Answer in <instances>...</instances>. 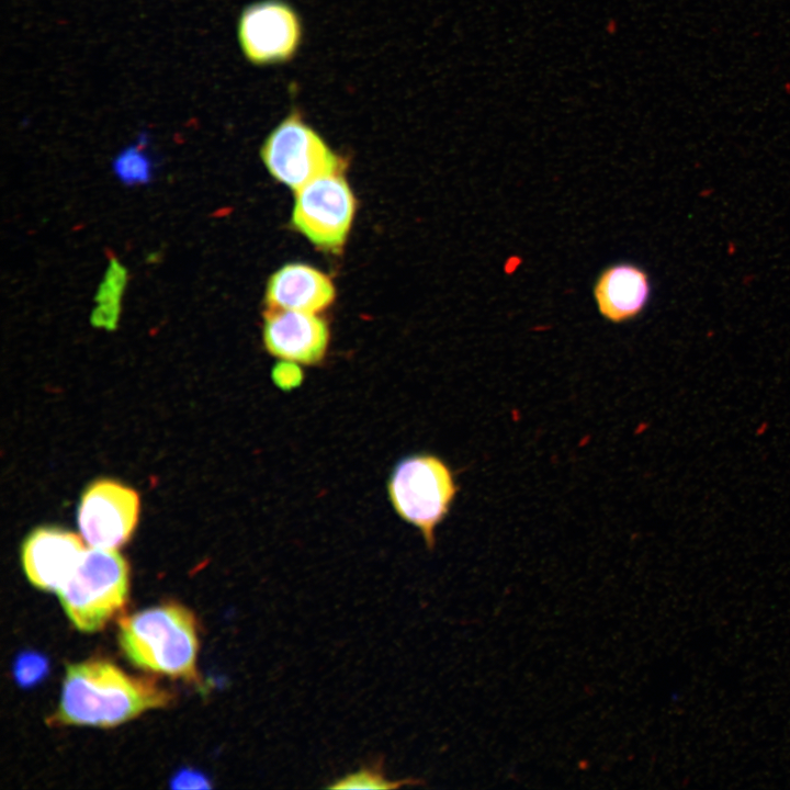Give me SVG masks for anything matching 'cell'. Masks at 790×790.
I'll use <instances>...</instances> for the list:
<instances>
[{"label": "cell", "mask_w": 790, "mask_h": 790, "mask_svg": "<svg viewBox=\"0 0 790 790\" xmlns=\"http://www.w3.org/2000/svg\"><path fill=\"white\" fill-rule=\"evenodd\" d=\"M172 699L150 678L131 676L104 659H88L67 666L59 704L48 721L111 727Z\"/></svg>", "instance_id": "1"}, {"label": "cell", "mask_w": 790, "mask_h": 790, "mask_svg": "<svg viewBox=\"0 0 790 790\" xmlns=\"http://www.w3.org/2000/svg\"><path fill=\"white\" fill-rule=\"evenodd\" d=\"M117 636L123 654L136 667L198 680L196 620L187 607L166 602L121 617Z\"/></svg>", "instance_id": "2"}, {"label": "cell", "mask_w": 790, "mask_h": 790, "mask_svg": "<svg viewBox=\"0 0 790 790\" xmlns=\"http://www.w3.org/2000/svg\"><path fill=\"white\" fill-rule=\"evenodd\" d=\"M458 490L450 466L430 453L403 458L387 479V495L393 509L419 530L429 550L436 544V528L449 515Z\"/></svg>", "instance_id": "3"}, {"label": "cell", "mask_w": 790, "mask_h": 790, "mask_svg": "<svg viewBox=\"0 0 790 790\" xmlns=\"http://www.w3.org/2000/svg\"><path fill=\"white\" fill-rule=\"evenodd\" d=\"M128 583V564L116 550L90 546L57 595L72 624L91 633L101 630L123 608Z\"/></svg>", "instance_id": "4"}, {"label": "cell", "mask_w": 790, "mask_h": 790, "mask_svg": "<svg viewBox=\"0 0 790 790\" xmlns=\"http://www.w3.org/2000/svg\"><path fill=\"white\" fill-rule=\"evenodd\" d=\"M260 154L269 172L294 191L341 172L343 167V159L305 122L298 109L291 110L270 132Z\"/></svg>", "instance_id": "5"}, {"label": "cell", "mask_w": 790, "mask_h": 790, "mask_svg": "<svg viewBox=\"0 0 790 790\" xmlns=\"http://www.w3.org/2000/svg\"><path fill=\"white\" fill-rule=\"evenodd\" d=\"M356 211L354 195L341 172L320 177L298 191L293 226L315 246L339 251L348 237Z\"/></svg>", "instance_id": "6"}, {"label": "cell", "mask_w": 790, "mask_h": 790, "mask_svg": "<svg viewBox=\"0 0 790 790\" xmlns=\"http://www.w3.org/2000/svg\"><path fill=\"white\" fill-rule=\"evenodd\" d=\"M304 36L302 18L285 0H260L247 5L238 21V41L252 65L275 66L297 55Z\"/></svg>", "instance_id": "7"}, {"label": "cell", "mask_w": 790, "mask_h": 790, "mask_svg": "<svg viewBox=\"0 0 790 790\" xmlns=\"http://www.w3.org/2000/svg\"><path fill=\"white\" fill-rule=\"evenodd\" d=\"M138 517V494L111 479H99L89 485L78 508L80 533L93 548L116 550L125 544Z\"/></svg>", "instance_id": "8"}, {"label": "cell", "mask_w": 790, "mask_h": 790, "mask_svg": "<svg viewBox=\"0 0 790 790\" xmlns=\"http://www.w3.org/2000/svg\"><path fill=\"white\" fill-rule=\"evenodd\" d=\"M84 551L82 539L74 532L41 527L24 540L21 561L32 585L58 592L75 573Z\"/></svg>", "instance_id": "9"}, {"label": "cell", "mask_w": 790, "mask_h": 790, "mask_svg": "<svg viewBox=\"0 0 790 790\" xmlns=\"http://www.w3.org/2000/svg\"><path fill=\"white\" fill-rule=\"evenodd\" d=\"M263 345L273 357L304 365L320 363L329 345V328L314 313L268 308L263 317Z\"/></svg>", "instance_id": "10"}, {"label": "cell", "mask_w": 790, "mask_h": 790, "mask_svg": "<svg viewBox=\"0 0 790 790\" xmlns=\"http://www.w3.org/2000/svg\"><path fill=\"white\" fill-rule=\"evenodd\" d=\"M651 293L648 273L632 262L622 261L605 267L592 285L598 313L612 324L639 317L648 305Z\"/></svg>", "instance_id": "11"}, {"label": "cell", "mask_w": 790, "mask_h": 790, "mask_svg": "<svg viewBox=\"0 0 790 790\" xmlns=\"http://www.w3.org/2000/svg\"><path fill=\"white\" fill-rule=\"evenodd\" d=\"M268 308L318 313L335 300L329 276L303 263H289L274 272L267 284Z\"/></svg>", "instance_id": "12"}, {"label": "cell", "mask_w": 790, "mask_h": 790, "mask_svg": "<svg viewBox=\"0 0 790 790\" xmlns=\"http://www.w3.org/2000/svg\"><path fill=\"white\" fill-rule=\"evenodd\" d=\"M127 280L126 269L112 259L95 295L91 320L98 327L113 329L117 323Z\"/></svg>", "instance_id": "13"}, {"label": "cell", "mask_w": 790, "mask_h": 790, "mask_svg": "<svg viewBox=\"0 0 790 790\" xmlns=\"http://www.w3.org/2000/svg\"><path fill=\"white\" fill-rule=\"evenodd\" d=\"M146 137L142 135L136 144L122 149L114 158V176L125 185L135 187L149 183L155 174L156 162L148 149Z\"/></svg>", "instance_id": "14"}, {"label": "cell", "mask_w": 790, "mask_h": 790, "mask_svg": "<svg viewBox=\"0 0 790 790\" xmlns=\"http://www.w3.org/2000/svg\"><path fill=\"white\" fill-rule=\"evenodd\" d=\"M420 785V780L413 778L391 780L386 777L383 768V759H375L373 763L361 767L359 770L348 774L328 786L330 789H395L405 786Z\"/></svg>", "instance_id": "15"}, {"label": "cell", "mask_w": 790, "mask_h": 790, "mask_svg": "<svg viewBox=\"0 0 790 790\" xmlns=\"http://www.w3.org/2000/svg\"><path fill=\"white\" fill-rule=\"evenodd\" d=\"M48 673L47 658L32 651L20 653L13 663V676L16 684L29 688L41 682Z\"/></svg>", "instance_id": "16"}, {"label": "cell", "mask_w": 790, "mask_h": 790, "mask_svg": "<svg viewBox=\"0 0 790 790\" xmlns=\"http://www.w3.org/2000/svg\"><path fill=\"white\" fill-rule=\"evenodd\" d=\"M272 380L276 386L289 391L302 383L303 372L297 363L282 360L272 369Z\"/></svg>", "instance_id": "17"}, {"label": "cell", "mask_w": 790, "mask_h": 790, "mask_svg": "<svg viewBox=\"0 0 790 790\" xmlns=\"http://www.w3.org/2000/svg\"><path fill=\"white\" fill-rule=\"evenodd\" d=\"M170 785L176 789L211 788L210 780L202 772L189 768H183L176 772Z\"/></svg>", "instance_id": "18"}]
</instances>
